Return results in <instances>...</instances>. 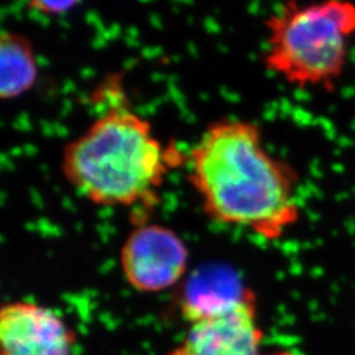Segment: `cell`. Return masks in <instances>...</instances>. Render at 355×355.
Here are the masks:
<instances>
[{"mask_svg": "<svg viewBox=\"0 0 355 355\" xmlns=\"http://www.w3.org/2000/svg\"><path fill=\"white\" fill-rule=\"evenodd\" d=\"M186 164L204 215L217 224L275 242L302 218L300 175L267 149L253 121L224 117L211 123L192 145Z\"/></svg>", "mask_w": 355, "mask_h": 355, "instance_id": "1", "label": "cell"}, {"mask_svg": "<svg viewBox=\"0 0 355 355\" xmlns=\"http://www.w3.org/2000/svg\"><path fill=\"white\" fill-rule=\"evenodd\" d=\"M103 92L107 107L64 144L61 173L94 205L150 209L179 153L154 136L150 121L128 105L119 83H108Z\"/></svg>", "mask_w": 355, "mask_h": 355, "instance_id": "2", "label": "cell"}, {"mask_svg": "<svg viewBox=\"0 0 355 355\" xmlns=\"http://www.w3.org/2000/svg\"><path fill=\"white\" fill-rule=\"evenodd\" d=\"M263 66L292 87L330 92L343 79L355 40V3L287 1L265 19Z\"/></svg>", "mask_w": 355, "mask_h": 355, "instance_id": "3", "label": "cell"}, {"mask_svg": "<svg viewBox=\"0 0 355 355\" xmlns=\"http://www.w3.org/2000/svg\"><path fill=\"white\" fill-rule=\"evenodd\" d=\"M190 253L175 230L161 224L135 225L120 249V267L130 287L154 293L177 286Z\"/></svg>", "mask_w": 355, "mask_h": 355, "instance_id": "4", "label": "cell"}, {"mask_svg": "<svg viewBox=\"0 0 355 355\" xmlns=\"http://www.w3.org/2000/svg\"><path fill=\"white\" fill-rule=\"evenodd\" d=\"M262 341L250 291L234 304L189 321L184 337L168 355H261Z\"/></svg>", "mask_w": 355, "mask_h": 355, "instance_id": "5", "label": "cell"}, {"mask_svg": "<svg viewBox=\"0 0 355 355\" xmlns=\"http://www.w3.org/2000/svg\"><path fill=\"white\" fill-rule=\"evenodd\" d=\"M74 334L64 318L33 302H12L0 311L1 355H73Z\"/></svg>", "mask_w": 355, "mask_h": 355, "instance_id": "6", "label": "cell"}, {"mask_svg": "<svg viewBox=\"0 0 355 355\" xmlns=\"http://www.w3.org/2000/svg\"><path fill=\"white\" fill-rule=\"evenodd\" d=\"M250 291L236 274L223 266L199 268L186 282L180 311L189 322L240 302Z\"/></svg>", "mask_w": 355, "mask_h": 355, "instance_id": "7", "label": "cell"}, {"mask_svg": "<svg viewBox=\"0 0 355 355\" xmlns=\"http://www.w3.org/2000/svg\"><path fill=\"white\" fill-rule=\"evenodd\" d=\"M33 45L23 33L3 31L0 35V98L13 101L23 96L37 80Z\"/></svg>", "mask_w": 355, "mask_h": 355, "instance_id": "8", "label": "cell"}, {"mask_svg": "<svg viewBox=\"0 0 355 355\" xmlns=\"http://www.w3.org/2000/svg\"><path fill=\"white\" fill-rule=\"evenodd\" d=\"M78 1L73 0H64V1H46V0H33L28 3V7L33 12L41 13L45 16H58L67 13L78 6Z\"/></svg>", "mask_w": 355, "mask_h": 355, "instance_id": "9", "label": "cell"}, {"mask_svg": "<svg viewBox=\"0 0 355 355\" xmlns=\"http://www.w3.org/2000/svg\"><path fill=\"white\" fill-rule=\"evenodd\" d=\"M275 355H290V354H287V353H280V354H275Z\"/></svg>", "mask_w": 355, "mask_h": 355, "instance_id": "10", "label": "cell"}]
</instances>
